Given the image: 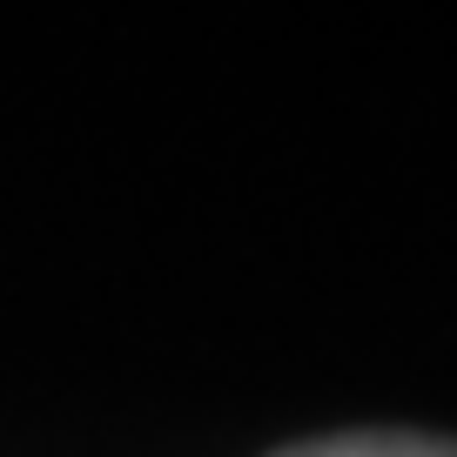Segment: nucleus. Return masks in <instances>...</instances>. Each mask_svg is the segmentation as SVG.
Listing matches in <instances>:
<instances>
[{
    "instance_id": "nucleus-1",
    "label": "nucleus",
    "mask_w": 457,
    "mask_h": 457,
    "mask_svg": "<svg viewBox=\"0 0 457 457\" xmlns=\"http://www.w3.org/2000/svg\"><path fill=\"white\" fill-rule=\"evenodd\" d=\"M276 457H457L451 437H424V430H343V437H310L289 444Z\"/></svg>"
}]
</instances>
